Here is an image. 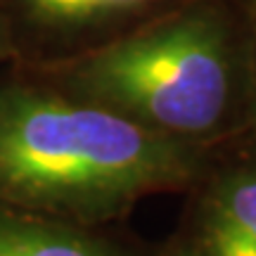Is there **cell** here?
<instances>
[{"label":"cell","instance_id":"1","mask_svg":"<svg viewBox=\"0 0 256 256\" xmlns=\"http://www.w3.org/2000/svg\"><path fill=\"white\" fill-rule=\"evenodd\" d=\"M214 145L162 136L24 74L0 81V204L119 223L140 200L188 190Z\"/></svg>","mask_w":256,"mask_h":256},{"label":"cell","instance_id":"2","mask_svg":"<svg viewBox=\"0 0 256 256\" xmlns=\"http://www.w3.org/2000/svg\"><path fill=\"white\" fill-rule=\"evenodd\" d=\"M19 74L162 136L216 145L247 107L252 43L220 0H185L98 46Z\"/></svg>","mask_w":256,"mask_h":256},{"label":"cell","instance_id":"3","mask_svg":"<svg viewBox=\"0 0 256 256\" xmlns=\"http://www.w3.org/2000/svg\"><path fill=\"white\" fill-rule=\"evenodd\" d=\"M185 0H0L14 52L48 60L114 38Z\"/></svg>","mask_w":256,"mask_h":256},{"label":"cell","instance_id":"4","mask_svg":"<svg viewBox=\"0 0 256 256\" xmlns=\"http://www.w3.org/2000/svg\"><path fill=\"white\" fill-rule=\"evenodd\" d=\"M188 192V206L162 254L256 256V162L211 159Z\"/></svg>","mask_w":256,"mask_h":256},{"label":"cell","instance_id":"5","mask_svg":"<svg viewBox=\"0 0 256 256\" xmlns=\"http://www.w3.org/2000/svg\"><path fill=\"white\" fill-rule=\"evenodd\" d=\"M0 256H164L116 228L43 216L0 204Z\"/></svg>","mask_w":256,"mask_h":256},{"label":"cell","instance_id":"6","mask_svg":"<svg viewBox=\"0 0 256 256\" xmlns=\"http://www.w3.org/2000/svg\"><path fill=\"white\" fill-rule=\"evenodd\" d=\"M249 116L256 128V46L252 43V81H249V100H247Z\"/></svg>","mask_w":256,"mask_h":256},{"label":"cell","instance_id":"7","mask_svg":"<svg viewBox=\"0 0 256 256\" xmlns=\"http://www.w3.org/2000/svg\"><path fill=\"white\" fill-rule=\"evenodd\" d=\"M10 55H14V46H12V38H10V31L5 26V22L0 17V62Z\"/></svg>","mask_w":256,"mask_h":256}]
</instances>
